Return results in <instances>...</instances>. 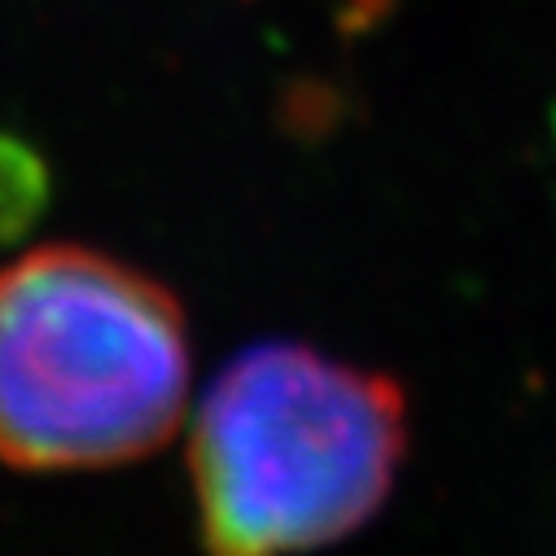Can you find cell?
Wrapping results in <instances>:
<instances>
[{
    "mask_svg": "<svg viewBox=\"0 0 556 556\" xmlns=\"http://www.w3.org/2000/svg\"><path fill=\"white\" fill-rule=\"evenodd\" d=\"M407 447L403 390L299 342L237 355L206 390L189 478L206 556H299L359 530Z\"/></svg>",
    "mask_w": 556,
    "mask_h": 556,
    "instance_id": "1",
    "label": "cell"
},
{
    "mask_svg": "<svg viewBox=\"0 0 556 556\" xmlns=\"http://www.w3.org/2000/svg\"><path fill=\"white\" fill-rule=\"evenodd\" d=\"M189 399V325L154 276L88 245L0 267V460L110 469L159 452Z\"/></svg>",
    "mask_w": 556,
    "mask_h": 556,
    "instance_id": "2",
    "label": "cell"
},
{
    "mask_svg": "<svg viewBox=\"0 0 556 556\" xmlns=\"http://www.w3.org/2000/svg\"><path fill=\"white\" fill-rule=\"evenodd\" d=\"M49 206V167L45 159L18 141V136L0 131V241L23 237Z\"/></svg>",
    "mask_w": 556,
    "mask_h": 556,
    "instance_id": "3",
    "label": "cell"
}]
</instances>
